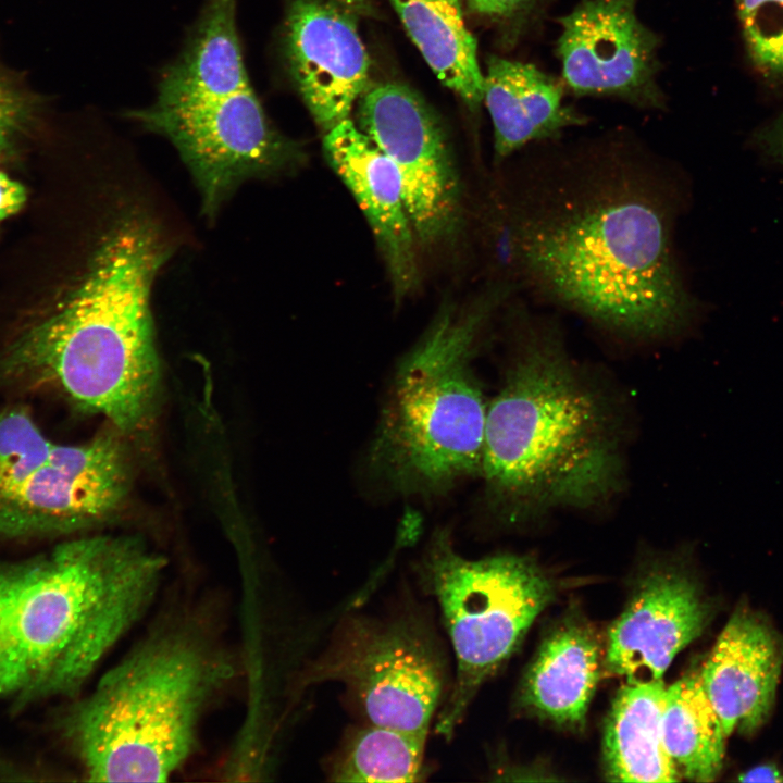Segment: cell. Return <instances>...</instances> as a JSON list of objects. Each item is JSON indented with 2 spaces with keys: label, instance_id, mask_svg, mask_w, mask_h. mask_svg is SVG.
I'll return each mask as SVG.
<instances>
[{
  "label": "cell",
  "instance_id": "obj_1",
  "mask_svg": "<svg viewBox=\"0 0 783 783\" xmlns=\"http://www.w3.org/2000/svg\"><path fill=\"white\" fill-rule=\"evenodd\" d=\"M543 183L512 225L513 254L533 289L633 338L691 325L697 304L674 252L673 208L654 177L606 154Z\"/></svg>",
  "mask_w": 783,
  "mask_h": 783
},
{
  "label": "cell",
  "instance_id": "obj_20",
  "mask_svg": "<svg viewBox=\"0 0 783 783\" xmlns=\"http://www.w3.org/2000/svg\"><path fill=\"white\" fill-rule=\"evenodd\" d=\"M662 680L626 682L617 693L604 732L610 781L675 782L681 779L661 736Z\"/></svg>",
  "mask_w": 783,
  "mask_h": 783
},
{
  "label": "cell",
  "instance_id": "obj_10",
  "mask_svg": "<svg viewBox=\"0 0 783 783\" xmlns=\"http://www.w3.org/2000/svg\"><path fill=\"white\" fill-rule=\"evenodd\" d=\"M357 119L398 170L418 243L433 247L452 239L462 219L460 182L434 110L407 85L385 82L359 98Z\"/></svg>",
  "mask_w": 783,
  "mask_h": 783
},
{
  "label": "cell",
  "instance_id": "obj_25",
  "mask_svg": "<svg viewBox=\"0 0 783 783\" xmlns=\"http://www.w3.org/2000/svg\"><path fill=\"white\" fill-rule=\"evenodd\" d=\"M748 58L767 78L783 77V0H736Z\"/></svg>",
  "mask_w": 783,
  "mask_h": 783
},
{
  "label": "cell",
  "instance_id": "obj_15",
  "mask_svg": "<svg viewBox=\"0 0 783 783\" xmlns=\"http://www.w3.org/2000/svg\"><path fill=\"white\" fill-rule=\"evenodd\" d=\"M326 159L353 196L385 262L399 301L420 281L417 237L409 217L398 170L350 120L324 134Z\"/></svg>",
  "mask_w": 783,
  "mask_h": 783
},
{
  "label": "cell",
  "instance_id": "obj_3",
  "mask_svg": "<svg viewBox=\"0 0 783 783\" xmlns=\"http://www.w3.org/2000/svg\"><path fill=\"white\" fill-rule=\"evenodd\" d=\"M166 256L148 221L120 222L71 293L0 352V387L51 385L121 431L138 428L159 383L150 291Z\"/></svg>",
  "mask_w": 783,
  "mask_h": 783
},
{
  "label": "cell",
  "instance_id": "obj_29",
  "mask_svg": "<svg viewBox=\"0 0 783 783\" xmlns=\"http://www.w3.org/2000/svg\"><path fill=\"white\" fill-rule=\"evenodd\" d=\"M25 201V187L0 171V221L20 211Z\"/></svg>",
  "mask_w": 783,
  "mask_h": 783
},
{
  "label": "cell",
  "instance_id": "obj_27",
  "mask_svg": "<svg viewBox=\"0 0 783 783\" xmlns=\"http://www.w3.org/2000/svg\"><path fill=\"white\" fill-rule=\"evenodd\" d=\"M475 13L521 30L536 13L539 0H467Z\"/></svg>",
  "mask_w": 783,
  "mask_h": 783
},
{
  "label": "cell",
  "instance_id": "obj_22",
  "mask_svg": "<svg viewBox=\"0 0 783 783\" xmlns=\"http://www.w3.org/2000/svg\"><path fill=\"white\" fill-rule=\"evenodd\" d=\"M661 736L680 776L711 782L719 775L728 736L703 687L699 670L666 687Z\"/></svg>",
  "mask_w": 783,
  "mask_h": 783
},
{
  "label": "cell",
  "instance_id": "obj_28",
  "mask_svg": "<svg viewBox=\"0 0 783 783\" xmlns=\"http://www.w3.org/2000/svg\"><path fill=\"white\" fill-rule=\"evenodd\" d=\"M754 140L763 156L783 166V113L761 127Z\"/></svg>",
  "mask_w": 783,
  "mask_h": 783
},
{
  "label": "cell",
  "instance_id": "obj_7",
  "mask_svg": "<svg viewBox=\"0 0 783 783\" xmlns=\"http://www.w3.org/2000/svg\"><path fill=\"white\" fill-rule=\"evenodd\" d=\"M420 583L440 609L456 675L435 731L450 739L483 683L511 656L552 598V584L530 557L461 556L437 530L418 562Z\"/></svg>",
  "mask_w": 783,
  "mask_h": 783
},
{
  "label": "cell",
  "instance_id": "obj_19",
  "mask_svg": "<svg viewBox=\"0 0 783 783\" xmlns=\"http://www.w3.org/2000/svg\"><path fill=\"white\" fill-rule=\"evenodd\" d=\"M599 651L583 623L568 621L555 629L526 672L523 705L558 724H582L600 676Z\"/></svg>",
  "mask_w": 783,
  "mask_h": 783
},
{
  "label": "cell",
  "instance_id": "obj_16",
  "mask_svg": "<svg viewBox=\"0 0 783 783\" xmlns=\"http://www.w3.org/2000/svg\"><path fill=\"white\" fill-rule=\"evenodd\" d=\"M782 662V645L766 621L748 609L736 610L699 670L726 736L749 735L765 723Z\"/></svg>",
  "mask_w": 783,
  "mask_h": 783
},
{
  "label": "cell",
  "instance_id": "obj_17",
  "mask_svg": "<svg viewBox=\"0 0 783 783\" xmlns=\"http://www.w3.org/2000/svg\"><path fill=\"white\" fill-rule=\"evenodd\" d=\"M483 101L494 128L495 156L501 160L586 123L584 114L564 102L554 77L534 64L496 55L487 61Z\"/></svg>",
  "mask_w": 783,
  "mask_h": 783
},
{
  "label": "cell",
  "instance_id": "obj_31",
  "mask_svg": "<svg viewBox=\"0 0 783 783\" xmlns=\"http://www.w3.org/2000/svg\"><path fill=\"white\" fill-rule=\"evenodd\" d=\"M16 576V567L0 569V627L4 608Z\"/></svg>",
  "mask_w": 783,
  "mask_h": 783
},
{
  "label": "cell",
  "instance_id": "obj_26",
  "mask_svg": "<svg viewBox=\"0 0 783 783\" xmlns=\"http://www.w3.org/2000/svg\"><path fill=\"white\" fill-rule=\"evenodd\" d=\"M35 111V98L0 72V157L12 148Z\"/></svg>",
  "mask_w": 783,
  "mask_h": 783
},
{
  "label": "cell",
  "instance_id": "obj_14",
  "mask_svg": "<svg viewBox=\"0 0 783 783\" xmlns=\"http://www.w3.org/2000/svg\"><path fill=\"white\" fill-rule=\"evenodd\" d=\"M708 609L692 579L657 563L611 625L606 670L626 682L661 680L674 657L705 629Z\"/></svg>",
  "mask_w": 783,
  "mask_h": 783
},
{
  "label": "cell",
  "instance_id": "obj_6",
  "mask_svg": "<svg viewBox=\"0 0 783 783\" xmlns=\"http://www.w3.org/2000/svg\"><path fill=\"white\" fill-rule=\"evenodd\" d=\"M507 289L443 307L396 366L368 450L370 470L391 490L436 496L478 477L488 400L474 360Z\"/></svg>",
  "mask_w": 783,
  "mask_h": 783
},
{
  "label": "cell",
  "instance_id": "obj_23",
  "mask_svg": "<svg viewBox=\"0 0 783 783\" xmlns=\"http://www.w3.org/2000/svg\"><path fill=\"white\" fill-rule=\"evenodd\" d=\"M427 734L369 723L350 731L335 756L334 782H417L423 774Z\"/></svg>",
  "mask_w": 783,
  "mask_h": 783
},
{
  "label": "cell",
  "instance_id": "obj_8",
  "mask_svg": "<svg viewBox=\"0 0 783 783\" xmlns=\"http://www.w3.org/2000/svg\"><path fill=\"white\" fill-rule=\"evenodd\" d=\"M445 663L435 636L417 618L358 616L336 630L299 686L339 682L369 723L427 734L443 700Z\"/></svg>",
  "mask_w": 783,
  "mask_h": 783
},
{
  "label": "cell",
  "instance_id": "obj_2",
  "mask_svg": "<svg viewBox=\"0 0 783 783\" xmlns=\"http://www.w3.org/2000/svg\"><path fill=\"white\" fill-rule=\"evenodd\" d=\"M519 331L487 407L478 478L488 508L515 525L607 505L625 481L616 403L554 326L531 320Z\"/></svg>",
  "mask_w": 783,
  "mask_h": 783
},
{
  "label": "cell",
  "instance_id": "obj_9",
  "mask_svg": "<svg viewBox=\"0 0 783 783\" xmlns=\"http://www.w3.org/2000/svg\"><path fill=\"white\" fill-rule=\"evenodd\" d=\"M127 115L172 142L210 219L241 183L285 174L303 162L301 147L275 128L251 86L183 107L153 103Z\"/></svg>",
  "mask_w": 783,
  "mask_h": 783
},
{
  "label": "cell",
  "instance_id": "obj_12",
  "mask_svg": "<svg viewBox=\"0 0 783 783\" xmlns=\"http://www.w3.org/2000/svg\"><path fill=\"white\" fill-rule=\"evenodd\" d=\"M639 0H580L558 17L556 53L564 85L576 96L616 98L661 110L660 37L637 15Z\"/></svg>",
  "mask_w": 783,
  "mask_h": 783
},
{
  "label": "cell",
  "instance_id": "obj_4",
  "mask_svg": "<svg viewBox=\"0 0 783 783\" xmlns=\"http://www.w3.org/2000/svg\"><path fill=\"white\" fill-rule=\"evenodd\" d=\"M165 568L132 536L74 539L16 567L0 627V700L76 693L152 605Z\"/></svg>",
  "mask_w": 783,
  "mask_h": 783
},
{
  "label": "cell",
  "instance_id": "obj_30",
  "mask_svg": "<svg viewBox=\"0 0 783 783\" xmlns=\"http://www.w3.org/2000/svg\"><path fill=\"white\" fill-rule=\"evenodd\" d=\"M741 782H782L783 775L775 765L755 766L738 775Z\"/></svg>",
  "mask_w": 783,
  "mask_h": 783
},
{
  "label": "cell",
  "instance_id": "obj_24",
  "mask_svg": "<svg viewBox=\"0 0 783 783\" xmlns=\"http://www.w3.org/2000/svg\"><path fill=\"white\" fill-rule=\"evenodd\" d=\"M28 410L14 406L0 411V490L26 477L48 459L54 446Z\"/></svg>",
  "mask_w": 783,
  "mask_h": 783
},
{
  "label": "cell",
  "instance_id": "obj_13",
  "mask_svg": "<svg viewBox=\"0 0 783 783\" xmlns=\"http://www.w3.org/2000/svg\"><path fill=\"white\" fill-rule=\"evenodd\" d=\"M369 0H293L283 49L288 73L325 134L349 119L370 87L371 60L359 33Z\"/></svg>",
  "mask_w": 783,
  "mask_h": 783
},
{
  "label": "cell",
  "instance_id": "obj_18",
  "mask_svg": "<svg viewBox=\"0 0 783 783\" xmlns=\"http://www.w3.org/2000/svg\"><path fill=\"white\" fill-rule=\"evenodd\" d=\"M250 86L236 24V0H204L183 51L161 76L154 104L183 107Z\"/></svg>",
  "mask_w": 783,
  "mask_h": 783
},
{
  "label": "cell",
  "instance_id": "obj_5",
  "mask_svg": "<svg viewBox=\"0 0 783 783\" xmlns=\"http://www.w3.org/2000/svg\"><path fill=\"white\" fill-rule=\"evenodd\" d=\"M235 663L199 608L164 613L65 718L87 780L166 781L192 754Z\"/></svg>",
  "mask_w": 783,
  "mask_h": 783
},
{
  "label": "cell",
  "instance_id": "obj_21",
  "mask_svg": "<svg viewBox=\"0 0 783 783\" xmlns=\"http://www.w3.org/2000/svg\"><path fill=\"white\" fill-rule=\"evenodd\" d=\"M389 2L436 77L475 110L484 99V74L461 0Z\"/></svg>",
  "mask_w": 783,
  "mask_h": 783
},
{
  "label": "cell",
  "instance_id": "obj_11",
  "mask_svg": "<svg viewBox=\"0 0 783 783\" xmlns=\"http://www.w3.org/2000/svg\"><path fill=\"white\" fill-rule=\"evenodd\" d=\"M129 486L128 453L113 434L82 445L57 444L26 477L0 490V538L64 535L96 526L122 506Z\"/></svg>",
  "mask_w": 783,
  "mask_h": 783
}]
</instances>
